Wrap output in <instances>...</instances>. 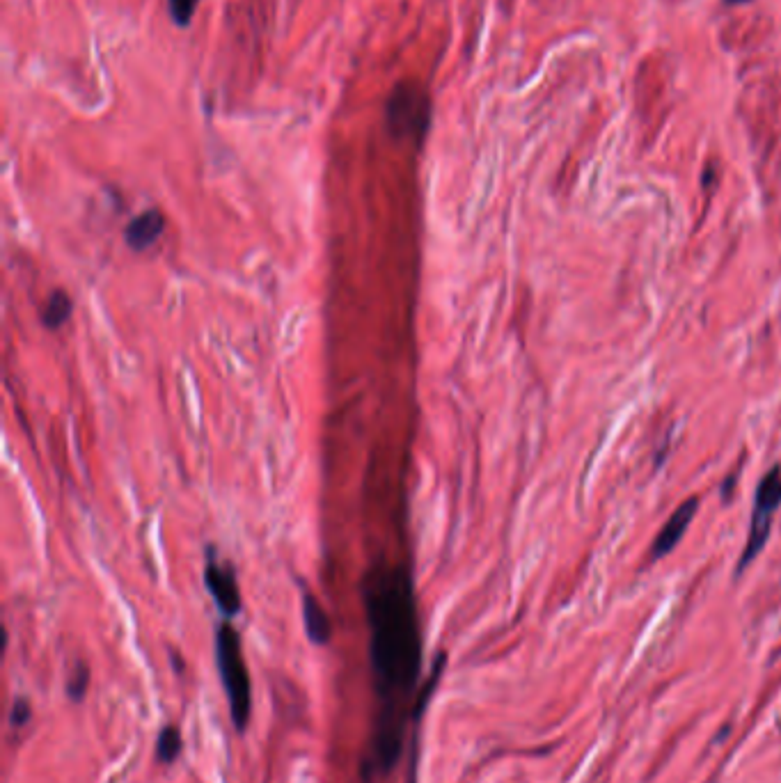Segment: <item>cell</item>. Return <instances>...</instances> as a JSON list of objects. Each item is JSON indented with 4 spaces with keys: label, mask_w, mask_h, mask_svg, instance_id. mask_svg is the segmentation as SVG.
<instances>
[{
    "label": "cell",
    "mask_w": 781,
    "mask_h": 783,
    "mask_svg": "<svg viewBox=\"0 0 781 783\" xmlns=\"http://www.w3.org/2000/svg\"><path fill=\"white\" fill-rule=\"evenodd\" d=\"M181 747H184V740H181V731L177 726H163L159 740H156V756H159V761L163 765L175 763L181 754Z\"/></svg>",
    "instance_id": "obj_11"
},
{
    "label": "cell",
    "mask_w": 781,
    "mask_h": 783,
    "mask_svg": "<svg viewBox=\"0 0 781 783\" xmlns=\"http://www.w3.org/2000/svg\"><path fill=\"white\" fill-rule=\"evenodd\" d=\"M71 312H74V300L67 291L55 289L42 307V323L49 330H58L71 319Z\"/></svg>",
    "instance_id": "obj_10"
},
{
    "label": "cell",
    "mask_w": 781,
    "mask_h": 783,
    "mask_svg": "<svg viewBox=\"0 0 781 783\" xmlns=\"http://www.w3.org/2000/svg\"><path fill=\"white\" fill-rule=\"evenodd\" d=\"M365 607L372 642L376 694L381 699V722L376 729L374 754L381 770H392L401 751V708L413 696L422 674V632L410 577L401 568H383L365 584Z\"/></svg>",
    "instance_id": "obj_1"
},
{
    "label": "cell",
    "mask_w": 781,
    "mask_h": 783,
    "mask_svg": "<svg viewBox=\"0 0 781 783\" xmlns=\"http://www.w3.org/2000/svg\"><path fill=\"white\" fill-rule=\"evenodd\" d=\"M90 669L85 662H78L74 674L67 680V696L71 701H83L90 690Z\"/></svg>",
    "instance_id": "obj_12"
},
{
    "label": "cell",
    "mask_w": 781,
    "mask_h": 783,
    "mask_svg": "<svg viewBox=\"0 0 781 783\" xmlns=\"http://www.w3.org/2000/svg\"><path fill=\"white\" fill-rule=\"evenodd\" d=\"M216 660L218 674L223 680L227 703H230V713L236 731H246L252 713V687L248 664L243 658L241 635L234 630L232 623H223L216 632Z\"/></svg>",
    "instance_id": "obj_2"
},
{
    "label": "cell",
    "mask_w": 781,
    "mask_h": 783,
    "mask_svg": "<svg viewBox=\"0 0 781 783\" xmlns=\"http://www.w3.org/2000/svg\"><path fill=\"white\" fill-rule=\"evenodd\" d=\"M779 504H781V468L777 465V468H772L768 474H765L759 488H756L752 525H749V539L743 550V557H740L738 573L752 564L756 555L763 550L772 527V516H775Z\"/></svg>",
    "instance_id": "obj_3"
},
{
    "label": "cell",
    "mask_w": 781,
    "mask_h": 783,
    "mask_svg": "<svg viewBox=\"0 0 781 783\" xmlns=\"http://www.w3.org/2000/svg\"><path fill=\"white\" fill-rule=\"evenodd\" d=\"M30 717H33V708H30V701L23 699V696H19V699L14 701V706H12L10 724L14 726V729H21V726H26L30 722Z\"/></svg>",
    "instance_id": "obj_14"
},
{
    "label": "cell",
    "mask_w": 781,
    "mask_h": 783,
    "mask_svg": "<svg viewBox=\"0 0 781 783\" xmlns=\"http://www.w3.org/2000/svg\"><path fill=\"white\" fill-rule=\"evenodd\" d=\"M204 584H207L209 593L216 600V605L220 612H223L227 619H232L241 612V591H239V582L232 573V568H227L220 561H207V568H204Z\"/></svg>",
    "instance_id": "obj_5"
},
{
    "label": "cell",
    "mask_w": 781,
    "mask_h": 783,
    "mask_svg": "<svg viewBox=\"0 0 781 783\" xmlns=\"http://www.w3.org/2000/svg\"><path fill=\"white\" fill-rule=\"evenodd\" d=\"M727 5H740V3H749V0H724Z\"/></svg>",
    "instance_id": "obj_15"
},
{
    "label": "cell",
    "mask_w": 781,
    "mask_h": 783,
    "mask_svg": "<svg viewBox=\"0 0 781 783\" xmlns=\"http://www.w3.org/2000/svg\"><path fill=\"white\" fill-rule=\"evenodd\" d=\"M445 662H447V655L440 653L438 658H436V664H433L429 680H426L420 696H417V703H415V710H413L415 731H413V745H410V761H408V779H406V783H417V772H420V722H422V717H424L426 706H429L433 690H436L438 680H440V676H443Z\"/></svg>",
    "instance_id": "obj_6"
},
{
    "label": "cell",
    "mask_w": 781,
    "mask_h": 783,
    "mask_svg": "<svg viewBox=\"0 0 781 783\" xmlns=\"http://www.w3.org/2000/svg\"><path fill=\"white\" fill-rule=\"evenodd\" d=\"M165 229V216L159 209H147L131 220L124 229V241L131 250L142 252L161 239Z\"/></svg>",
    "instance_id": "obj_8"
},
{
    "label": "cell",
    "mask_w": 781,
    "mask_h": 783,
    "mask_svg": "<svg viewBox=\"0 0 781 783\" xmlns=\"http://www.w3.org/2000/svg\"><path fill=\"white\" fill-rule=\"evenodd\" d=\"M697 509H699V500L697 497H690V500H685L678 509L672 513V518H669L665 522V527L660 529L656 541H653V548H651V559H660L665 557L667 552H672L678 541L683 539L685 529L690 527L692 518L697 516Z\"/></svg>",
    "instance_id": "obj_7"
},
{
    "label": "cell",
    "mask_w": 781,
    "mask_h": 783,
    "mask_svg": "<svg viewBox=\"0 0 781 783\" xmlns=\"http://www.w3.org/2000/svg\"><path fill=\"white\" fill-rule=\"evenodd\" d=\"M197 5H200V0H168L172 21H175L177 26H188L197 10Z\"/></svg>",
    "instance_id": "obj_13"
},
{
    "label": "cell",
    "mask_w": 781,
    "mask_h": 783,
    "mask_svg": "<svg viewBox=\"0 0 781 783\" xmlns=\"http://www.w3.org/2000/svg\"><path fill=\"white\" fill-rule=\"evenodd\" d=\"M303 621L310 642H314L317 646H326L330 642V635H333L330 619L326 609L321 607L317 596H312V593H305L303 596Z\"/></svg>",
    "instance_id": "obj_9"
},
{
    "label": "cell",
    "mask_w": 781,
    "mask_h": 783,
    "mask_svg": "<svg viewBox=\"0 0 781 783\" xmlns=\"http://www.w3.org/2000/svg\"><path fill=\"white\" fill-rule=\"evenodd\" d=\"M429 124V101L415 85L397 87L388 104V126L399 138H420Z\"/></svg>",
    "instance_id": "obj_4"
}]
</instances>
